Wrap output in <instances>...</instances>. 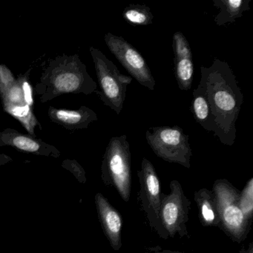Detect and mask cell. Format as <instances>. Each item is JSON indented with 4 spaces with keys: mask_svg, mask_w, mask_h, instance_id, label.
I'll use <instances>...</instances> for the list:
<instances>
[{
    "mask_svg": "<svg viewBox=\"0 0 253 253\" xmlns=\"http://www.w3.org/2000/svg\"><path fill=\"white\" fill-rule=\"evenodd\" d=\"M16 80L12 72L5 65L0 64V97L6 92Z\"/></svg>",
    "mask_w": 253,
    "mask_h": 253,
    "instance_id": "603a6c76",
    "label": "cell"
},
{
    "mask_svg": "<svg viewBox=\"0 0 253 253\" xmlns=\"http://www.w3.org/2000/svg\"><path fill=\"white\" fill-rule=\"evenodd\" d=\"M143 253H186L184 252L171 251V250H161V248H153Z\"/></svg>",
    "mask_w": 253,
    "mask_h": 253,
    "instance_id": "cb8c5ba5",
    "label": "cell"
},
{
    "mask_svg": "<svg viewBox=\"0 0 253 253\" xmlns=\"http://www.w3.org/2000/svg\"><path fill=\"white\" fill-rule=\"evenodd\" d=\"M200 84L204 86L215 126L214 137L232 146L236 138V121L244 96L236 77L226 62L214 58L210 67L201 66Z\"/></svg>",
    "mask_w": 253,
    "mask_h": 253,
    "instance_id": "6da1fadb",
    "label": "cell"
},
{
    "mask_svg": "<svg viewBox=\"0 0 253 253\" xmlns=\"http://www.w3.org/2000/svg\"><path fill=\"white\" fill-rule=\"evenodd\" d=\"M11 146L23 152L42 155H58L57 149L41 139L19 132L13 128L0 131V146Z\"/></svg>",
    "mask_w": 253,
    "mask_h": 253,
    "instance_id": "8fae6325",
    "label": "cell"
},
{
    "mask_svg": "<svg viewBox=\"0 0 253 253\" xmlns=\"http://www.w3.org/2000/svg\"><path fill=\"white\" fill-rule=\"evenodd\" d=\"M137 176L140 183L139 200L149 226L161 238L168 239L169 236L161 220V183L155 167L150 161L143 158Z\"/></svg>",
    "mask_w": 253,
    "mask_h": 253,
    "instance_id": "52a82bcc",
    "label": "cell"
},
{
    "mask_svg": "<svg viewBox=\"0 0 253 253\" xmlns=\"http://www.w3.org/2000/svg\"><path fill=\"white\" fill-rule=\"evenodd\" d=\"M193 59H174V75L179 88L182 91H188L192 88L193 82Z\"/></svg>",
    "mask_w": 253,
    "mask_h": 253,
    "instance_id": "ac0fdd59",
    "label": "cell"
},
{
    "mask_svg": "<svg viewBox=\"0 0 253 253\" xmlns=\"http://www.w3.org/2000/svg\"><path fill=\"white\" fill-rule=\"evenodd\" d=\"M194 199L198 207V217L202 226L220 227V220L212 192L203 188L195 192Z\"/></svg>",
    "mask_w": 253,
    "mask_h": 253,
    "instance_id": "4fadbf2b",
    "label": "cell"
},
{
    "mask_svg": "<svg viewBox=\"0 0 253 253\" xmlns=\"http://www.w3.org/2000/svg\"><path fill=\"white\" fill-rule=\"evenodd\" d=\"M2 103H10V104H24L23 91L21 85L18 79L16 80L15 83L7 90L6 92L2 96Z\"/></svg>",
    "mask_w": 253,
    "mask_h": 253,
    "instance_id": "44dd1931",
    "label": "cell"
},
{
    "mask_svg": "<svg viewBox=\"0 0 253 253\" xmlns=\"http://www.w3.org/2000/svg\"><path fill=\"white\" fill-rule=\"evenodd\" d=\"M170 192L161 195V220L169 238L187 237V224L191 201L178 180L170 183Z\"/></svg>",
    "mask_w": 253,
    "mask_h": 253,
    "instance_id": "ba28073f",
    "label": "cell"
},
{
    "mask_svg": "<svg viewBox=\"0 0 253 253\" xmlns=\"http://www.w3.org/2000/svg\"><path fill=\"white\" fill-rule=\"evenodd\" d=\"M239 253H253V242H250L248 247L246 249H243L240 251Z\"/></svg>",
    "mask_w": 253,
    "mask_h": 253,
    "instance_id": "d4e9b609",
    "label": "cell"
},
{
    "mask_svg": "<svg viewBox=\"0 0 253 253\" xmlns=\"http://www.w3.org/2000/svg\"><path fill=\"white\" fill-rule=\"evenodd\" d=\"M251 0H213V5L220 9L214 17L217 26L227 23H235L237 19L241 18L243 14L250 9Z\"/></svg>",
    "mask_w": 253,
    "mask_h": 253,
    "instance_id": "9a60e30c",
    "label": "cell"
},
{
    "mask_svg": "<svg viewBox=\"0 0 253 253\" xmlns=\"http://www.w3.org/2000/svg\"><path fill=\"white\" fill-rule=\"evenodd\" d=\"M6 158H8V157L4 156V155H0V160L2 161V159H6Z\"/></svg>",
    "mask_w": 253,
    "mask_h": 253,
    "instance_id": "484cf974",
    "label": "cell"
},
{
    "mask_svg": "<svg viewBox=\"0 0 253 253\" xmlns=\"http://www.w3.org/2000/svg\"><path fill=\"white\" fill-rule=\"evenodd\" d=\"M148 144L154 153L167 162L190 169L192 151L189 135L178 126L151 127L146 132Z\"/></svg>",
    "mask_w": 253,
    "mask_h": 253,
    "instance_id": "8992f818",
    "label": "cell"
},
{
    "mask_svg": "<svg viewBox=\"0 0 253 253\" xmlns=\"http://www.w3.org/2000/svg\"><path fill=\"white\" fill-rule=\"evenodd\" d=\"M172 49L174 59H193L190 45L182 32H177L173 35Z\"/></svg>",
    "mask_w": 253,
    "mask_h": 253,
    "instance_id": "ffe728a7",
    "label": "cell"
},
{
    "mask_svg": "<svg viewBox=\"0 0 253 253\" xmlns=\"http://www.w3.org/2000/svg\"><path fill=\"white\" fill-rule=\"evenodd\" d=\"M131 152L126 134L112 137L103 156L102 171L104 183L112 185L123 200L131 197Z\"/></svg>",
    "mask_w": 253,
    "mask_h": 253,
    "instance_id": "277c9868",
    "label": "cell"
},
{
    "mask_svg": "<svg viewBox=\"0 0 253 253\" xmlns=\"http://www.w3.org/2000/svg\"><path fill=\"white\" fill-rule=\"evenodd\" d=\"M2 106L6 113L17 119L23 125L29 135L37 137L35 131L38 126H39L41 130L42 129L38 118L34 114L33 109L26 103L19 105L2 103Z\"/></svg>",
    "mask_w": 253,
    "mask_h": 253,
    "instance_id": "2e32d148",
    "label": "cell"
},
{
    "mask_svg": "<svg viewBox=\"0 0 253 253\" xmlns=\"http://www.w3.org/2000/svg\"><path fill=\"white\" fill-rule=\"evenodd\" d=\"M191 111L193 114L195 121L204 129L213 133L215 132V126L211 109L207 100V94L204 86L198 84L196 89L193 91V99L191 103Z\"/></svg>",
    "mask_w": 253,
    "mask_h": 253,
    "instance_id": "5bb4252c",
    "label": "cell"
},
{
    "mask_svg": "<svg viewBox=\"0 0 253 253\" xmlns=\"http://www.w3.org/2000/svg\"><path fill=\"white\" fill-rule=\"evenodd\" d=\"M105 42L117 60L140 85L153 91L155 80L142 54L123 37L112 33L105 35Z\"/></svg>",
    "mask_w": 253,
    "mask_h": 253,
    "instance_id": "9c48e42d",
    "label": "cell"
},
{
    "mask_svg": "<svg viewBox=\"0 0 253 253\" xmlns=\"http://www.w3.org/2000/svg\"><path fill=\"white\" fill-rule=\"evenodd\" d=\"M32 69H29L26 73L20 75L17 79L20 81L21 85L22 91H23V98L25 103L29 105L31 107L34 106L33 88L29 81V75Z\"/></svg>",
    "mask_w": 253,
    "mask_h": 253,
    "instance_id": "7402d4cb",
    "label": "cell"
},
{
    "mask_svg": "<svg viewBox=\"0 0 253 253\" xmlns=\"http://www.w3.org/2000/svg\"><path fill=\"white\" fill-rule=\"evenodd\" d=\"M96 199L105 234L114 250L118 251L122 247V217L103 195L99 194Z\"/></svg>",
    "mask_w": 253,
    "mask_h": 253,
    "instance_id": "7c38bea8",
    "label": "cell"
},
{
    "mask_svg": "<svg viewBox=\"0 0 253 253\" xmlns=\"http://www.w3.org/2000/svg\"><path fill=\"white\" fill-rule=\"evenodd\" d=\"M48 115L53 123L69 131L84 129L88 128L91 123L98 121L97 114L86 106H81L75 110L57 109L49 106Z\"/></svg>",
    "mask_w": 253,
    "mask_h": 253,
    "instance_id": "30bf717a",
    "label": "cell"
},
{
    "mask_svg": "<svg viewBox=\"0 0 253 253\" xmlns=\"http://www.w3.org/2000/svg\"><path fill=\"white\" fill-rule=\"evenodd\" d=\"M97 90V84L88 75L86 66L78 54H64L51 60L35 88L42 103L63 94L89 95Z\"/></svg>",
    "mask_w": 253,
    "mask_h": 253,
    "instance_id": "7a4b0ae2",
    "label": "cell"
},
{
    "mask_svg": "<svg viewBox=\"0 0 253 253\" xmlns=\"http://www.w3.org/2000/svg\"><path fill=\"white\" fill-rule=\"evenodd\" d=\"M89 51L100 87L95 93L105 106L119 115L124 108L127 87L132 78L121 73L113 62L100 50L90 47Z\"/></svg>",
    "mask_w": 253,
    "mask_h": 253,
    "instance_id": "5b68a950",
    "label": "cell"
},
{
    "mask_svg": "<svg viewBox=\"0 0 253 253\" xmlns=\"http://www.w3.org/2000/svg\"><path fill=\"white\" fill-rule=\"evenodd\" d=\"M239 207L244 217L252 223L253 215V177L247 182L242 192H240Z\"/></svg>",
    "mask_w": 253,
    "mask_h": 253,
    "instance_id": "d6986e66",
    "label": "cell"
},
{
    "mask_svg": "<svg viewBox=\"0 0 253 253\" xmlns=\"http://www.w3.org/2000/svg\"><path fill=\"white\" fill-rule=\"evenodd\" d=\"M123 17L131 26H146L152 23L154 15L148 5L130 4L123 11Z\"/></svg>",
    "mask_w": 253,
    "mask_h": 253,
    "instance_id": "e0dca14e",
    "label": "cell"
},
{
    "mask_svg": "<svg viewBox=\"0 0 253 253\" xmlns=\"http://www.w3.org/2000/svg\"><path fill=\"white\" fill-rule=\"evenodd\" d=\"M220 220V229L232 241L241 243L250 232L251 223L244 217L239 207L240 192L226 179H218L212 186Z\"/></svg>",
    "mask_w": 253,
    "mask_h": 253,
    "instance_id": "3957f363",
    "label": "cell"
}]
</instances>
